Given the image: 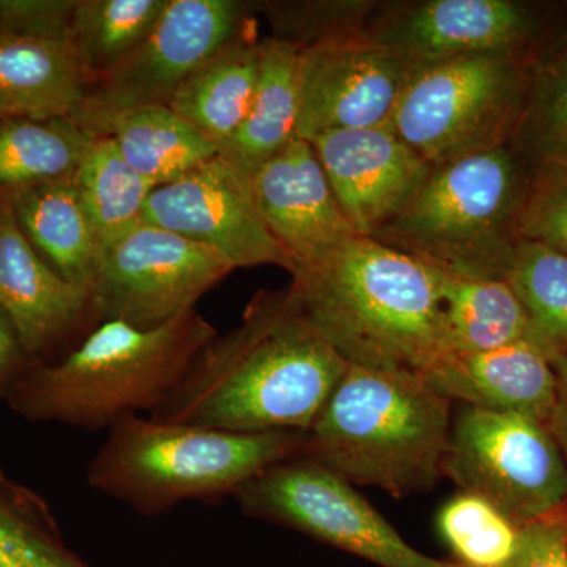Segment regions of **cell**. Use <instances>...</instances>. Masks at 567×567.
I'll return each instance as SVG.
<instances>
[{"mask_svg": "<svg viewBox=\"0 0 567 567\" xmlns=\"http://www.w3.org/2000/svg\"><path fill=\"white\" fill-rule=\"evenodd\" d=\"M347 369L287 290H260L151 417L238 434L308 432Z\"/></svg>", "mask_w": 567, "mask_h": 567, "instance_id": "obj_1", "label": "cell"}, {"mask_svg": "<svg viewBox=\"0 0 567 567\" xmlns=\"http://www.w3.org/2000/svg\"><path fill=\"white\" fill-rule=\"evenodd\" d=\"M290 276L293 303L347 363L423 375L445 357L442 298L420 260L354 237Z\"/></svg>", "mask_w": 567, "mask_h": 567, "instance_id": "obj_2", "label": "cell"}, {"mask_svg": "<svg viewBox=\"0 0 567 567\" xmlns=\"http://www.w3.org/2000/svg\"><path fill=\"white\" fill-rule=\"evenodd\" d=\"M216 334L197 309L153 330L102 322L61 360L32 364L3 399L35 423L107 431L155 412Z\"/></svg>", "mask_w": 567, "mask_h": 567, "instance_id": "obj_3", "label": "cell"}, {"mask_svg": "<svg viewBox=\"0 0 567 567\" xmlns=\"http://www.w3.org/2000/svg\"><path fill=\"white\" fill-rule=\"evenodd\" d=\"M451 425V401L423 375L349 364L306 432V456L349 483L405 496L443 476Z\"/></svg>", "mask_w": 567, "mask_h": 567, "instance_id": "obj_4", "label": "cell"}, {"mask_svg": "<svg viewBox=\"0 0 567 567\" xmlns=\"http://www.w3.org/2000/svg\"><path fill=\"white\" fill-rule=\"evenodd\" d=\"M306 432L238 434L128 415L107 429L87 484L141 516H162L182 503L234 496L270 466L306 454Z\"/></svg>", "mask_w": 567, "mask_h": 567, "instance_id": "obj_5", "label": "cell"}, {"mask_svg": "<svg viewBox=\"0 0 567 567\" xmlns=\"http://www.w3.org/2000/svg\"><path fill=\"white\" fill-rule=\"evenodd\" d=\"M532 167L514 144L436 166L372 238L440 274L507 281Z\"/></svg>", "mask_w": 567, "mask_h": 567, "instance_id": "obj_6", "label": "cell"}, {"mask_svg": "<svg viewBox=\"0 0 567 567\" xmlns=\"http://www.w3.org/2000/svg\"><path fill=\"white\" fill-rule=\"evenodd\" d=\"M522 54H476L420 65L390 128L432 167L513 144L528 95Z\"/></svg>", "mask_w": 567, "mask_h": 567, "instance_id": "obj_7", "label": "cell"}, {"mask_svg": "<svg viewBox=\"0 0 567 567\" xmlns=\"http://www.w3.org/2000/svg\"><path fill=\"white\" fill-rule=\"evenodd\" d=\"M443 476L518 527L567 513L566 458L533 416L464 406L451 425Z\"/></svg>", "mask_w": 567, "mask_h": 567, "instance_id": "obj_8", "label": "cell"}, {"mask_svg": "<svg viewBox=\"0 0 567 567\" xmlns=\"http://www.w3.org/2000/svg\"><path fill=\"white\" fill-rule=\"evenodd\" d=\"M234 499L246 516L297 529L380 567H462L406 544L352 483L306 454L265 470Z\"/></svg>", "mask_w": 567, "mask_h": 567, "instance_id": "obj_9", "label": "cell"}, {"mask_svg": "<svg viewBox=\"0 0 567 567\" xmlns=\"http://www.w3.org/2000/svg\"><path fill=\"white\" fill-rule=\"evenodd\" d=\"M234 270L218 252L142 221L104 246L92 284L93 311L100 323L153 330L196 309Z\"/></svg>", "mask_w": 567, "mask_h": 567, "instance_id": "obj_10", "label": "cell"}, {"mask_svg": "<svg viewBox=\"0 0 567 567\" xmlns=\"http://www.w3.org/2000/svg\"><path fill=\"white\" fill-rule=\"evenodd\" d=\"M251 7L238 0H169L147 39L117 69L93 82L71 118L95 134L117 112L167 106L194 71L240 35Z\"/></svg>", "mask_w": 567, "mask_h": 567, "instance_id": "obj_11", "label": "cell"}, {"mask_svg": "<svg viewBox=\"0 0 567 567\" xmlns=\"http://www.w3.org/2000/svg\"><path fill=\"white\" fill-rule=\"evenodd\" d=\"M142 221L218 252L235 270L275 265L293 271L292 260L260 215L252 177L219 155L153 189Z\"/></svg>", "mask_w": 567, "mask_h": 567, "instance_id": "obj_12", "label": "cell"}, {"mask_svg": "<svg viewBox=\"0 0 567 567\" xmlns=\"http://www.w3.org/2000/svg\"><path fill=\"white\" fill-rule=\"evenodd\" d=\"M417 66L364 37L301 51L297 137L390 126Z\"/></svg>", "mask_w": 567, "mask_h": 567, "instance_id": "obj_13", "label": "cell"}, {"mask_svg": "<svg viewBox=\"0 0 567 567\" xmlns=\"http://www.w3.org/2000/svg\"><path fill=\"white\" fill-rule=\"evenodd\" d=\"M533 25L527 7L511 0L379 3L364 39L416 65H432L466 55L520 54Z\"/></svg>", "mask_w": 567, "mask_h": 567, "instance_id": "obj_14", "label": "cell"}, {"mask_svg": "<svg viewBox=\"0 0 567 567\" xmlns=\"http://www.w3.org/2000/svg\"><path fill=\"white\" fill-rule=\"evenodd\" d=\"M311 144L360 237L372 238L398 218L434 169L390 126L328 132Z\"/></svg>", "mask_w": 567, "mask_h": 567, "instance_id": "obj_15", "label": "cell"}, {"mask_svg": "<svg viewBox=\"0 0 567 567\" xmlns=\"http://www.w3.org/2000/svg\"><path fill=\"white\" fill-rule=\"evenodd\" d=\"M252 188L260 215L292 260L293 271L360 237L336 199L311 142L290 141L252 175Z\"/></svg>", "mask_w": 567, "mask_h": 567, "instance_id": "obj_16", "label": "cell"}, {"mask_svg": "<svg viewBox=\"0 0 567 567\" xmlns=\"http://www.w3.org/2000/svg\"><path fill=\"white\" fill-rule=\"evenodd\" d=\"M0 306L33 363L96 319L89 290L62 278L22 233L9 194L0 192Z\"/></svg>", "mask_w": 567, "mask_h": 567, "instance_id": "obj_17", "label": "cell"}, {"mask_svg": "<svg viewBox=\"0 0 567 567\" xmlns=\"http://www.w3.org/2000/svg\"><path fill=\"white\" fill-rule=\"evenodd\" d=\"M423 377L447 401L473 409L520 413L546 424L554 412V368L532 339L487 352L445 354Z\"/></svg>", "mask_w": 567, "mask_h": 567, "instance_id": "obj_18", "label": "cell"}, {"mask_svg": "<svg viewBox=\"0 0 567 567\" xmlns=\"http://www.w3.org/2000/svg\"><path fill=\"white\" fill-rule=\"evenodd\" d=\"M6 193L37 252L66 281L91 292L103 246L73 175Z\"/></svg>", "mask_w": 567, "mask_h": 567, "instance_id": "obj_19", "label": "cell"}, {"mask_svg": "<svg viewBox=\"0 0 567 567\" xmlns=\"http://www.w3.org/2000/svg\"><path fill=\"white\" fill-rule=\"evenodd\" d=\"M91 89L66 41L0 35V112L31 118L73 117Z\"/></svg>", "mask_w": 567, "mask_h": 567, "instance_id": "obj_20", "label": "cell"}, {"mask_svg": "<svg viewBox=\"0 0 567 567\" xmlns=\"http://www.w3.org/2000/svg\"><path fill=\"white\" fill-rule=\"evenodd\" d=\"M300 54L298 48L271 37L260 41V74L251 107L218 153L249 177L297 137Z\"/></svg>", "mask_w": 567, "mask_h": 567, "instance_id": "obj_21", "label": "cell"}, {"mask_svg": "<svg viewBox=\"0 0 567 567\" xmlns=\"http://www.w3.org/2000/svg\"><path fill=\"white\" fill-rule=\"evenodd\" d=\"M260 74V41L235 37L207 59L167 106L219 148L240 128Z\"/></svg>", "mask_w": 567, "mask_h": 567, "instance_id": "obj_22", "label": "cell"}, {"mask_svg": "<svg viewBox=\"0 0 567 567\" xmlns=\"http://www.w3.org/2000/svg\"><path fill=\"white\" fill-rule=\"evenodd\" d=\"M110 136L134 173L153 188L169 185L218 156V147L166 104L112 114L95 128Z\"/></svg>", "mask_w": 567, "mask_h": 567, "instance_id": "obj_23", "label": "cell"}, {"mask_svg": "<svg viewBox=\"0 0 567 567\" xmlns=\"http://www.w3.org/2000/svg\"><path fill=\"white\" fill-rule=\"evenodd\" d=\"M434 274L446 354L487 352L533 338L527 309L509 282Z\"/></svg>", "mask_w": 567, "mask_h": 567, "instance_id": "obj_24", "label": "cell"}, {"mask_svg": "<svg viewBox=\"0 0 567 567\" xmlns=\"http://www.w3.org/2000/svg\"><path fill=\"white\" fill-rule=\"evenodd\" d=\"M95 137L71 117L0 115V192L71 177Z\"/></svg>", "mask_w": 567, "mask_h": 567, "instance_id": "obj_25", "label": "cell"}, {"mask_svg": "<svg viewBox=\"0 0 567 567\" xmlns=\"http://www.w3.org/2000/svg\"><path fill=\"white\" fill-rule=\"evenodd\" d=\"M169 0H78L69 33L71 51L93 82L128 59Z\"/></svg>", "mask_w": 567, "mask_h": 567, "instance_id": "obj_26", "label": "cell"}, {"mask_svg": "<svg viewBox=\"0 0 567 567\" xmlns=\"http://www.w3.org/2000/svg\"><path fill=\"white\" fill-rule=\"evenodd\" d=\"M73 181L103 248L142 223L155 189L134 173L110 136L92 141Z\"/></svg>", "mask_w": 567, "mask_h": 567, "instance_id": "obj_27", "label": "cell"}, {"mask_svg": "<svg viewBox=\"0 0 567 567\" xmlns=\"http://www.w3.org/2000/svg\"><path fill=\"white\" fill-rule=\"evenodd\" d=\"M513 144L532 163H567V29L529 61L527 104Z\"/></svg>", "mask_w": 567, "mask_h": 567, "instance_id": "obj_28", "label": "cell"}, {"mask_svg": "<svg viewBox=\"0 0 567 567\" xmlns=\"http://www.w3.org/2000/svg\"><path fill=\"white\" fill-rule=\"evenodd\" d=\"M0 567H89L63 544L48 503L2 472Z\"/></svg>", "mask_w": 567, "mask_h": 567, "instance_id": "obj_29", "label": "cell"}, {"mask_svg": "<svg viewBox=\"0 0 567 567\" xmlns=\"http://www.w3.org/2000/svg\"><path fill=\"white\" fill-rule=\"evenodd\" d=\"M507 282L527 309L532 341L546 352H567V257L520 240Z\"/></svg>", "mask_w": 567, "mask_h": 567, "instance_id": "obj_30", "label": "cell"}, {"mask_svg": "<svg viewBox=\"0 0 567 567\" xmlns=\"http://www.w3.org/2000/svg\"><path fill=\"white\" fill-rule=\"evenodd\" d=\"M436 528L462 567H505L520 547L522 527L470 492H458L440 507Z\"/></svg>", "mask_w": 567, "mask_h": 567, "instance_id": "obj_31", "label": "cell"}, {"mask_svg": "<svg viewBox=\"0 0 567 567\" xmlns=\"http://www.w3.org/2000/svg\"><path fill=\"white\" fill-rule=\"evenodd\" d=\"M379 2L369 0H278L260 3L274 35L300 51L361 39Z\"/></svg>", "mask_w": 567, "mask_h": 567, "instance_id": "obj_32", "label": "cell"}, {"mask_svg": "<svg viewBox=\"0 0 567 567\" xmlns=\"http://www.w3.org/2000/svg\"><path fill=\"white\" fill-rule=\"evenodd\" d=\"M518 235L567 257V163H533Z\"/></svg>", "mask_w": 567, "mask_h": 567, "instance_id": "obj_33", "label": "cell"}, {"mask_svg": "<svg viewBox=\"0 0 567 567\" xmlns=\"http://www.w3.org/2000/svg\"><path fill=\"white\" fill-rule=\"evenodd\" d=\"M78 0H0V35L66 41Z\"/></svg>", "mask_w": 567, "mask_h": 567, "instance_id": "obj_34", "label": "cell"}, {"mask_svg": "<svg viewBox=\"0 0 567 567\" xmlns=\"http://www.w3.org/2000/svg\"><path fill=\"white\" fill-rule=\"evenodd\" d=\"M566 514L522 527L520 547L505 567H567Z\"/></svg>", "mask_w": 567, "mask_h": 567, "instance_id": "obj_35", "label": "cell"}, {"mask_svg": "<svg viewBox=\"0 0 567 567\" xmlns=\"http://www.w3.org/2000/svg\"><path fill=\"white\" fill-rule=\"evenodd\" d=\"M32 364L35 363L25 353L13 320L0 306V399Z\"/></svg>", "mask_w": 567, "mask_h": 567, "instance_id": "obj_36", "label": "cell"}, {"mask_svg": "<svg viewBox=\"0 0 567 567\" xmlns=\"http://www.w3.org/2000/svg\"><path fill=\"white\" fill-rule=\"evenodd\" d=\"M547 354L557 380L554 412L547 425L567 462V352L550 350Z\"/></svg>", "mask_w": 567, "mask_h": 567, "instance_id": "obj_37", "label": "cell"}, {"mask_svg": "<svg viewBox=\"0 0 567 567\" xmlns=\"http://www.w3.org/2000/svg\"><path fill=\"white\" fill-rule=\"evenodd\" d=\"M566 524H567V514H566Z\"/></svg>", "mask_w": 567, "mask_h": 567, "instance_id": "obj_38", "label": "cell"}, {"mask_svg": "<svg viewBox=\"0 0 567 567\" xmlns=\"http://www.w3.org/2000/svg\"><path fill=\"white\" fill-rule=\"evenodd\" d=\"M0 115H3L2 112H0Z\"/></svg>", "mask_w": 567, "mask_h": 567, "instance_id": "obj_39", "label": "cell"}]
</instances>
